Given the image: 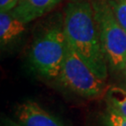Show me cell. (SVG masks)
Returning a JSON list of instances; mask_svg holds the SVG:
<instances>
[{"label":"cell","instance_id":"obj_7","mask_svg":"<svg viewBox=\"0 0 126 126\" xmlns=\"http://www.w3.org/2000/svg\"><path fill=\"white\" fill-rule=\"evenodd\" d=\"M25 23L18 19L11 11L0 12V42L1 46H8L23 36Z\"/></svg>","mask_w":126,"mask_h":126},{"label":"cell","instance_id":"obj_10","mask_svg":"<svg viewBox=\"0 0 126 126\" xmlns=\"http://www.w3.org/2000/svg\"><path fill=\"white\" fill-rule=\"evenodd\" d=\"M107 126H126V119L118 114L115 110L108 107L106 114Z\"/></svg>","mask_w":126,"mask_h":126},{"label":"cell","instance_id":"obj_11","mask_svg":"<svg viewBox=\"0 0 126 126\" xmlns=\"http://www.w3.org/2000/svg\"><path fill=\"white\" fill-rule=\"evenodd\" d=\"M19 3V0H0V11L9 12L12 11Z\"/></svg>","mask_w":126,"mask_h":126},{"label":"cell","instance_id":"obj_12","mask_svg":"<svg viewBox=\"0 0 126 126\" xmlns=\"http://www.w3.org/2000/svg\"><path fill=\"white\" fill-rule=\"evenodd\" d=\"M1 126H23L21 123L19 122H16L10 120L9 118H3L2 120V123H1Z\"/></svg>","mask_w":126,"mask_h":126},{"label":"cell","instance_id":"obj_4","mask_svg":"<svg viewBox=\"0 0 126 126\" xmlns=\"http://www.w3.org/2000/svg\"><path fill=\"white\" fill-rule=\"evenodd\" d=\"M58 79L79 96L96 98L106 90L105 80L92 71L68 44Z\"/></svg>","mask_w":126,"mask_h":126},{"label":"cell","instance_id":"obj_1","mask_svg":"<svg viewBox=\"0 0 126 126\" xmlns=\"http://www.w3.org/2000/svg\"><path fill=\"white\" fill-rule=\"evenodd\" d=\"M63 30L68 44L102 79L108 78V62L100 40L92 3L70 2L64 9Z\"/></svg>","mask_w":126,"mask_h":126},{"label":"cell","instance_id":"obj_13","mask_svg":"<svg viewBox=\"0 0 126 126\" xmlns=\"http://www.w3.org/2000/svg\"><path fill=\"white\" fill-rule=\"evenodd\" d=\"M122 72H123V75H124V77H125V79H126V63H125L124 67L122 68Z\"/></svg>","mask_w":126,"mask_h":126},{"label":"cell","instance_id":"obj_9","mask_svg":"<svg viewBox=\"0 0 126 126\" xmlns=\"http://www.w3.org/2000/svg\"><path fill=\"white\" fill-rule=\"evenodd\" d=\"M119 23L126 31V0H108Z\"/></svg>","mask_w":126,"mask_h":126},{"label":"cell","instance_id":"obj_2","mask_svg":"<svg viewBox=\"0 0 126 126\" xmlns=\"http://www.w3.org/2000/svg\"><path fill=\"white\" fill-rule=\"evenodd\" d=\"M67 39L63 26L54 25L37 36L29 51L32 68L47 79H58L64 60Z\"/></svg>","mask_w":126,"mask_h":126},{"label":"cell","instance_id":"obj_5","mask_svg":"<svg viewBox=\"0 0 126 126\" xmlns=\"http://www.w3.org/2000/svg\"><path fill=\"white\" fill-rule=\"evenodd\" d=\"M16 118L23 126H63L56 118L34 101H25L16 109Z\"/></svg>","mask_w":126,"mask_h":126},{"label":"cell","instance_id":"obj_3","mask_svg":"<svg viewBox=\"0 0 126 126\" xmlns=\"http://www.w3.org/2000/svg\"><path fill=\"white\" fill-rule=\"evenodd\" d=\"M92 7L107 62L113 69L122 70L126 63V31L115 17L108 0H94Z\"/></svg>","mask_w":126,"mask_h":126},{"label":"cell","instance_id":"obj_14","mask_svg":"<svg viewBox=\"0 0 126 126\" xmlns=\"http://www.w3.org/2000/svg\"><path fill=\"white\" fill-rule=\"evenodd\" d=\"M71 2H74V1H79V0H70Z\"/></svg>","mask_w":126,"mask_h":126},{"label":"cell","instance_id":"obj_6","mask_svg":"<svg viewBox=\"0 0 126 126\" xmlns=\"http://www.w3.org/2000/svg\"><path fill=\"white\" fill-rule=\"evenodd\" d=\"M61 2V0H19L11 11L25 24L44 16Z\"/></svg>","mask_w":126,"mask_h":126},{"label":"cell","instance_id":"obj_8","mask_svg":"<svg viewBox=\"0 0 126 126\" xmlns=\"http://www.w3.org/2000/svg\"><path fill=\"white\" fill-rule=\"evenodd\" d=\"M108 107L126 119V90L118 86L111 87L107 93Z\"/></svg>","mask_w":126,"mask_h":126}]
</instances>
